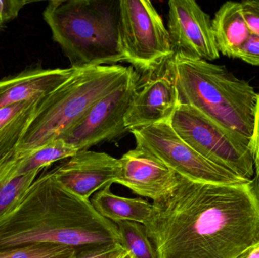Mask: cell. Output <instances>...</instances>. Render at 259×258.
Here are the masks:
<instances>
[{"instance_id": "1", "label": "cell", "mask_w": 259, "mask_h": 258, "mask_svg": "<svg viewBox=\"0 0 259 258\" xmlns=\"http://www.w3.org/2000/svg\"><path fill=\"white\" fill-rule=\"evenodd\" d=\"M145 224L157 258H237L259 245V182L213 184L178 175Z\"/></svg>"}, {"instance_id": "2", "label": "cell", "mask_w": 259, "mask_h": 258, "mask_svg": "<svg viewBox=\"0 0 259 258\" xmlns=\"http://www.w3.org/2000/svg\"><path fill=\"white\" fill-rule=\"evenodd\" d=\"M34 243L75 248L77 253L119 243L115 223L102 216L90 200L64 187L53 171L39 176L0 216V251Z\"/></svg>"}, {"instance_id": "3", "label": "cell", "mask_w": 259, "mask_h": 258, "mask_svg": "<svg viewBox=\"0 0 259 258\" xmlns=\"http://www.w3.org/2000/svg\"><path fill=\"white\" fill-rule=\"evenodd\" d=\"M119 2H49L42 16L71 68L82 70L125 62L120 45Z\"/></svg>"}, {"instance_id": "4", "label": "cell", "mask_w": 259, "mask_h": 258, "mask_svg": "<svg viewBox=\"0 0 259 258\" xmlns=\"http://www.w3.org/2000/svg\"><path fill=\"white\" fill-rule=\"evenodd\" d=\"M132 67L106 65L77 70L41 101L14 156L22 159L59 139L103 97L127 81Z\"/></svg>"}, {"instance_id": "5", "label": "cell", "mask_w": 259, "mask_h": 258, "mask_svg": "<svg viewBox=\"0 0 259 258\" xmlns=\"http://www.w3.org/2000/svg\"><path fill=\"white\" fill-rule=\"evenodd\" d=\"M176 64L180 104L192 106L216 124L252 139L258 93L249 83L207 61L176 56Z\"/></svg>"}, {"instance_id": "6", "label": "cell", "mask_w": 259, "mask_h": 258, "mask_svg": "<svg viewBox=\"0 0 259 258\" xmlns=\"http://www.w3.org/2000/svg\"><path fill=\"white\" fill-rule=\"evenodd\" d=\"M169 124L207 160L246 180L255 178L251 139L216 124L188 105L180 104Z\"/></svg>"}, {"instance_id": "7", "label": "cell", "mask_w": 259, "mask_h": 258, "mask_svg": "<svg viewBox=\"0 0 259 258\" xmlns=\"http://www.w3.org/2000/svg\"><path fill=\"white\" fill-rule=\"evenodd\" d=\"M131 133L137 146L155 156L184 178L213 184H243L252 181L207 160L184 142L169 123L135 129Z\"/></svg>"}, {"instance_id": "8", "label": "cell", "mask_w": 259, "mask_h": 258, "mask_svg": "<svg viewBox=\"0 0 259 258\" xmlns=\"http://www.w3.org/2000/svg\"><path fill=\"white\" fill-rule=\"evenodd\" d=\"M119 33L124 61L141 73L175 53L162 18L147 0L119 2Z\"/></svg>"}, {"instance_id": "9", "label": "cell", "mask_w": 259, "mask_h": 258, "mask_svg": "<svg viewBox=\"0 0 259 258\" xmlns=\"http://www.w3.org/2000/svg\"><path fill=\"white\" fill-rule=\"evenodd\" d=\"M180 105L175 53L138 74L135 96L125 125L131 132L160 123H169Z\"/></svg>"}, {"instance_id": "10", "label": "cell", "mask_w": 259, "mask_h": 258, "mask_svg": "<svg viewBox=\"0 0 259 258\" xmlns=\"http://www.w3.org/2000/svg\"><path fill=\"white\" fill-rule=\"evenodd\" d=\"M137 78L138 74L134 71L127 81L99 100L59 139L72 145L77 151H88L130 132L125 118L135 96Z\"/></svg>"}, {"instance_id": "11", "label": "cell", "mask_w": 259, "mask_h": 258, "mask_svg": "<svg viewBox=\"0 0 259 258\" xmlns=\"http://www.w3.org/2000/svg\"><path fill=\"white\" fill-rule=\"evenodd\" d=\"M167 31L176 56L193 60L214 61L220 53L209 15L193 0L168 2Z\"/></svg>"}, {"instance_id": "12", "label": "cell", "mask_w": 259, "mask_h": 258, "mask_svg": "<svg viewBox=\"0 0 259 258\" xmlns=\"http://www.w3.org/2000/svg\"><path fill=\"white\" fill-rule=\"evenodd\" d=\"M56 180L74 195L89 200L97 191L116 183L121 163L105 152L77 151L53 171Z\"/></svg>"}, {"instance_id": "13", "label": "cell", "mask_w": 259, "mask_h": 258, "mask_svg": "<svg viewBox=\"0 0 259 258\" xmlns=\"http://www.w3.org/2000/svg\"><path fill=\"white\" fill-rule=\"evenodd\" d=\"M121 174L116 183L133 193L158 201L170 195L178 183V175L155 156L136 146L119 159Z\"/></svg>"}, {"instance_id": "14", "label": "cell", "mask_w": 259, "mask_h": 258, "mask_svg": "<svg viewBox=\"0 0 259 258\" xmlns=\"http://www.w3.org/2000/svg\"><path fill=\"white\" fill-rule=\"evenodd\" d=\"M77 70L72 68H29L0 80V109L26 100L44 98L65 83Z\"/></svg>"}, {"instance_id": "15", "label": "cell", "mask_w": 259, "mask_h": 258, "mask_svg": "<svg viewBox=\"0 0 259 258\" xmlns=\"http://www.w3.org/2000/svg\"><path fill=\"white\" fill-rule=\"evenodd\" d=\"M211 24L219 53L235 59L252 33L242 13L241 3H224L211 20Z\"/></svg>"}, {"instance_id": "16", "label": "cell", "mask_w": 259, "mask_h": 258, "mask_svg": "<svg viewBox=\"0 0 259 258\" xmlns=\"http://www.w3.org/2000/svg\"><path fill=\"white\" fill-rule=\"evenodd\" d=\"M45 97L26 100L0 109V162L14 154Z\"/></svg>"}, {"instance_id": "17", "label": "cell", "mask_w": 259, "mask_h": 258, "mask_svg": "<svg viewBox=\"0 0 259 258\" xmlns=\"http://www.w3.org/2000/svg\"><path fill=\"white\" fill-rule=\"evenodd\" d=\"M91 203L102 216L114 223L132 221L145 225L152 210V204L142 198L115 195L111 191V186L99 191Z\"/></svg>"}, {"instance_id": "18", "label": "cell", "mask_w": 259, "mask_h": 258, "mask_svg": "<svg viewBox=\"0 0 259 258\" xmlns=\"http://www.w3.org/2000/svg\"><path fill=\"white\" fill-rule=\"evenodd\" d=\"M77 150L62 139H57L20 159L21 174L33 171H42L54 162L67 159L75 154Z\"/></svg>"}, {"instance_id": "19", "label": "cell", "mask_w": 259, "mask_h": 258, "mask_svg": "<svg viewBox=\"0 0 259 258\" xmlns=\"http://www.w3.org/2000/svg\"><path fill=\"white\" fill-rule=\"evenodd\" d=\"M116 224L121 235V245L132 258H157L144 225L132 221H121Z\"/></svg>"}, {"instance_id": "20", "label": "cell", "mask_w": 259, "mask_h": 258, "mask_svg": "<svg viewBox=\"0 0 259 258\" xmlns=\"http://www.w3.org/2000/svg\"><path fill=\"white\" fill-rule=\"evenodd\" d=\"M72 247L51 243H34L0 251V258H74Z\"/></svg>"}, {"instance_id": "21", "label": "cell", "mask_w": 259, "mask_h": 258, "mask_svg": "<svg viewBox=\"0 0 259 258\" xmlns=\"http://www.w3.org/2000/svg\"><path fill=\"white\" fill-rule=\"evenodd\" d=\"M40 172L41 171H33L18 176L2 187L0 189V216L21 198Z\"/></svg>"}, {"instance_id": "22", "label": "cell", "mask_w": 259, "mask_h": 258, "mask_svg": "<svg viewBox=\"0 0 259 258\" xmlns=\"http://www.w3.org/2000/svg\"><path fill=\"white\" fill-rule=\"evenodd\" d=\"M125 251L121 244H111L80 251L74 258H119Z\"/></svg>"}, {"instance_id": "23", "label": "cell", "mask_w": 259, "mask_h": 258, "mask_svg": "<svg viewBox=\"0 0 259 258\" xmlns=\"http://www.w3.org/2000/svg\"><path fill=\"white\" fill-rule=\"evenodd\" d=\"M236 58L250 65L259 66V36L251 33L249 39L236 55Z\"/></svg>"}, {"instance_id": "24", "label": "cell", "mask_w": 259, "mask_h": 258, "mask_svg": "<svg viewBox=\"0 0 259 258\" xmlns=\"http://www.w3.org/2000/svg\"><path fill=\"white\" fill-rule=\"evenodd\" d=\"M30 3L25 0H0V30L6 23L17 18L20 11Z\"/></svg>"}, {"instance_id": "25", "label": "cell", "mask_w": 259, "mask_h": 258, "mask_svg": "<svg viewBox=\"0 0 259 258\" xmlns=\"http://www.w3.org/2000/svg\"><path fill=\"white\" fill-rule=\"evenodd\" d=\"M242 13L251 33L259 36V0L242 2Z\"/></svg>"}, {"instance_id": "26", "label": "cell", "mask_w": 259, "mask_h": 258, "mask_svg": "<svg viewBox=\"0 0 259 258\" xmlns=\"http://www.w3.org/2000/svg\"><path fill=\"white\" fill-rule=\"evenodd\" d=\"M20 175V159H16L14 154L3 159L0 162V189L8 182Z\"/></svg>"}, {"instance_id": "27", "label": "cell", "mask_w": 259, "mask_h": 258, "mask_svg": "<svg viewBox=\"0 0 259 258\" xmlns=\"http://www.w3.org/2000/svg\"><path fill=\"white\" fill-rule=\"evenodd\" d=\"M251 148L255 165V177L259 182V92L255 106V119H254L253 133L251 139Z\"/></svg>"}, {"instance_id": "28", "label": "cell", "mask_w": 259, "mask_h": 258, "mask_svg": "<svg viewBox=\"0 0 259 258\" xmlns=\"http://www.w3.org/2000/svg\"><path fill=\"white\" fill-rule=\"evenodd\" d=\"M237 258H259V245L249 248Z\"/></svg>"}, {"instance_id": "29", "label": "cell", "mask_w": 259, "mask_h": 258, "mask_svg": "<svg viewBox=\"0 0 259 258\" xmlns=\"http://www.w3.org/2000/svg\"><path fill=\"white\" fill-rule=\"evenodd\" d=\"M119 258H132V257H131V254L126 251L125 252H124V254H123Z\"/></svg>"}]
</instances>
